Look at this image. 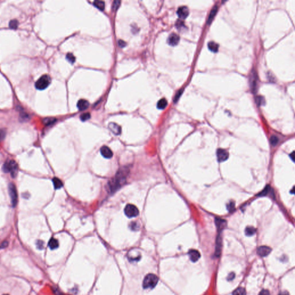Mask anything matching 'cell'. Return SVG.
<instances>
[{"label": "cell", "instance_id": "cell-1", "mask_svg": "<svg viewBox=\"0 0 295 295\" xmlns=\"http://www.w3.org/2000/svg\"><path fill=\"white\" fill-rule=\"evenodd\" d=\"M128 174L127 168H122L118 171L115 178L109 183V189L111 193L116 191L125 183Z\"/></svg>", "mask_w": 295, "mask_h": 295}, {"label": "cell", "instance_id": "cell-2", "mask_svg": "<svg viewBox=\"0 0 295 295\" xmlns=\"http://www.w3.org/2000/svg\"><path fill=\"white\" fill-rule=\"evenodd\" d=\"M3 171L5 173H11L13 178H15L18 172V165L13 160L6 162L3 166Z\"/></svg>", "mask_w": 295, "mask_h": 295}, {"label": "cell", "instance_id": "cell-3", "mask_svg": "<svg viewBox=\"0 0 295 295\" xmlns=\"http://www.w3.org/2000/svg\"><path fill=\"white\" fill-rule=\"evenodd\" d=\"M159 281L158 277L154 274L146 275L143 281V287L145 289H152L155 287Z\"/></svg>", "mask_w": 295, "mask_h": 295}, {"label": "cell", "instance_id": "cell-4", "mask_svg": "<svg viewBox=\"0 0 295 295\" xmlns=\"http://www.w3.org/2000/svg\"><path fill=\"white\" fill-rule=\"evenodd\" d=\"M51 83V79L49 76L45 75L40 77L35 83V87L39 90H43L47 88Z\"/></svg>", "mask_w": 295, "mask_h": 295}, {"label": "cell", "instance_id": "cell-5", "mask_svg": "<svg viewBox=\"0 0 295 295\" xmlns=\"http://www.w3.org/2000/svg\"><path fill=\"white\" fill-rule=\"evenodd\" d=\"M9 194L11 197V202L13 206H15L18 203V193L16 186L13 183H10L8 187Z\"/></svg>", "mask_w": 295, "mask_h": 295}, {"label": "cell", "instance_id": "cell-6", "mask_svg": "<svg viewBox=\"0 0 295 295\" xmlns=\"http://www.w3.org/2000/svg\"><path fill=\"white\" fill-rule=\"evenodd\" d=\"M125 213L128 217L131 218L138 216L139 211L135 206L131 204H128L125 208Z\"/></svg>", "mask_w": 295, "mask_h": 295}, {"label": "cell", "instance_id": "cell-7", "mask_svg": "<svg viewBox=\"0 0 295 295\" xmlns=\"http://www.w3.org/2000/svg\"><path fill=\"white\" fill-rule=\"evenodd\" d=\"M229 157L228 151L224 149H218L217 151V158L219 162L226 161Z\"/></svg>", "mask_w": 295, "mask_h": 295}, {"label": "cell", "instance_id": "cell-8", "mask_svg": "<svg viewBox=\"0 0 295 295\" xmlns=\"http://www.w3.org/2000/svg\"><path fill=\"white\" fill-rule=\"evenodd\" d=\"M189 11L187 7L183 6L179 7L177 11V15L181 19H185L189 16Z\"/></svg>", "mask_w": 295, "mask_h": 295}, {"label": "cell", "instance_id": "cell-9", "mask_svg": "<svg viewBox=\"0 0 295 295\" xmlns=\"http://www.w3.org/2000/svg\"><path fill=\"white\" fill-rule=\"evenodd\" d=\"M179 40H180V38L176 34L172 33L168 36V38L167 39V42L170 46H175L178 44Z\"/></svg>", "mask_w": 295, "mask_h": 295}, {"label": "cell", "instance_id": "cell-10", "mask_svg": "<svg viewBox=\"0 0 295 295\" xmlns=\"http://www.w3.org/2000/svg\"><path fill=\"white\" fill-rule=\"evenodd\" d=\"M215 224L218 232H220L226 228L227 226V221L222 218L216 217L215 218Z\"/></svg>", "mask_w": 295, "mask_h": 295}, {"label": "cell", "instance_id": "cell-11", "mask_svg": "<svg viewBox=\"0 0 295 295\" xmlns=\"http://www.w3.org/2000/svg\"><path fill=\"white\" fill-rule=\"evenodd\" d=\"M100 153L106 159H111L113 156L112 151L107 146H103L101 148Z\"/></svg>", "mask_w": 295, "mask_h": 295}, {"label": "cell", "instance_id": "cell-12", "mask_svg": "<svg viewBox=\"0 0 295 295\" xmlns=\"http://www.w3.org/2000/svg\"><path fill=\"white\" fill-rule=\"evenodd\" d=\"M271 251V249L268 246H261L257 250V254L261 257H266Z\"/></svg>", "mask_w": 295, "mask_h": 295}, {"label": "cell", "instance_id": "cell-13", "mask_svg": "<svg viewBox=\"0 0 295 295\" xmlns=\"http://www.w3.org/2000/svg\"><path fill=\"white\" fill-rule=\"evenodd\" d=\"M189 255L190 260L193 262H197L201 257L199 251L194 249H191L189 251Z\"/></svg>", "mask_w": 295, "mask_h": 295}, {"label": "cell", "instance_id": "cell-14", "mask_svg": "<svg viewBox=\"0 0 295 295\" xmlns=\"http://www.w3.org/2000/svg\"><path fill=\"white\" fill-rule=\"evenodd\" d=\"M108 128L115 135H119L121 133V128L117 123H109Z\"/></svg>", "mask_w": 295, "mask_h": 295}, {"label": "cell", "instance_id": "cell-15", "mask_svg": "<svg viewBox=\"0 0 295 295\" xmlns=\"http://www.w3.org/2000/svg\"><path fill=\"white\" fill-rule=\"evenodd\" d=\"M77 106L79 110L83 111L87 110L89 107L90 103L87 100L85 99H81L79 100Z\"/></svg>", "mask_w": 295, "mask_h": 295}, {"label": "cell", "instance_id": "cell-16", "mask_svg": "<svg viewBox=\"0 0 295 295\" xmlns=\"http://www.w3.org/2000/svg\"><path fill=\"white\" fill-rule=\"evenodd\" d=\"M221 246H222V239L220 234L217 237L216 239V253L215 254L216 256H219L221 253Z\"/></svg>", "mask_w": 295, "mask_h": 295}, {"label": "cell", "instance_id": "cell-17", "mask_svg": "<svg viewBox=\"0 0 295 295\" xmlns=\"http://www.w3.org/2000/svg\"><path fill=\"white\" fill-rule=\"evenodd\" d=\"M250 86L251 90L253 92L255 93V92L257 90V76L256 73H253L252 74V77H251L250 80Z\"/></svg>", "mask_w": 295, "mask_h": 295}, {"label": "cell", "instance_id": "cell-18", "mask_svg": "<svg viewBox=\"0 0 295 295\" xmlns=\"http://www.w3.org/2000/svg\"><path fill=\"white\" fill-rule=\"evenodd\" d=\"M217 11H218V6L217 5L214 6L210 12V14H209V18L207 19V23L208 24H210L211 23V22L213 21L214 18L215 17V16L217 12Z\"/></svg>", "mask_w": 295, "mask_h": 295}, {"label": "cell", "instance_id": "cell-19", "mask_svg": "<svg viewBox=\"0 0 295 295\" xmlns=\"http://www.w3.org/2000/svg\"><path fill=\"white\" fill-rule=\"evenodd\" d=\"M48 246L50 248V249H51V250H54V249H57L59 246V243H58V240L54 238H51L48 242Z\"/></svg>", "mask_w": 295, "mask_h": 295}, {"label": "cell", "instance_id": "cell-20", "mask_svg": "<svg viewBox=\"0 0 295 295\" xmlns=\"http://www.w3.org/2000/svg\"><path fill=\"white\" fill-rule=\"evenodd\" d=\"M53 183L54 186V188L55 189H59L62 187L63 186V183L58 178L55 177L53 179Z\"/></svg>", "mask_w": 295, "mask_h": 295}, {"label": "cell", "instance_id": "cell-21", "mask_svg": "<svg viewBox=\"0 0 295 295\" xmlns=\"http://www.w3.org/2000/svg\"><path fill=\"white\" fill-rule=\"evenodd\" d=\"M218 44L215 43L214 42H210L208 43V48L209 49L214 53H216L218 51Z\"/></svg>", "mask_w": 295, "mask_h": 295}, {"label": "cell", "instance_id": "cell-22", "mask_svg": "<svg viewBox=\"0 0 295 295\" xmlns=\"http://www.w3.org/2000/svg\"><path fill=\"white\" fill-rule=\"evenodd\" d=\"M167 101L166 99L164 98H163L162 99H160L158 103V104H157V107L159 109H160V110H163L167 106Z\"/></svg>", "mask_w": 295, "mask_h": 295}, {"label": "cell", "instance_id": "cell-23", "mask_svg": "<svg viewBox=\"0 0 295 295\" xmlns=\"http://www.w3.org/2000/svg\"><path fill=\"white\" fill-rule=\"evenodd\" d=\"M94 5L100 11H104L105 8V3L102 1H95L94 2Z\"/></svg>", "mask_w": 295, "mask_h": 295}, {"label": "cell", "instance_id": "cell-24", "mask_svg": "<svg viewBox=\"0 0 295 295\" xmlns=\"http://www.w3.org/2000/svg\"><path fill=\"white\" fill-rule=\"evenodd\" d=\"M256 232V229L253 227H247L245 230V234L247 236H251L254 235Z\"/></svg>", "mask_w": 295, "mask_h": 295}, {"label": "cell", "instance_id": "cell-25", "mask_svg": "<svg viewBox=\"0 0 295 295\" xmlns=\"http://www.w3.org/2000/svg\"><path fill=\"white\" fill-rule=\"evenodd\" d=\"M246 290L244 288H242V287H239L238 288H237L236 289H235L233 293H232V295H246Z\"/></svg>", "mask_w": 295, "mask_h": 295}, {"label": "cell", "instance_id": "cell-26", "mask_svg": "<svg viewBox=\"0 0 295 295\" xmlns=\"http://www.w3.org/2000/svg\"><path fill=\"white\" fill-rule=\"evenodd\" d=\"M55 121H56V119L55 118H46L43 120L44 123L47 126H49V125L53 124L54 123H55Z\"/></svg>", "mask_w": 295, "mask_h": 295}, {"label": "cell", "instance_id": "cell-27", "mask_svg": "<svg viewBox=\"0 0 295 295\" xmlns=\"http://www.w3.org/2000/svg\"><path fill=\"white\" fill-rule=\"evenodd\" d=\"M278 138L275 136V135H273L270 137V143L271 144L272 146H275L277 145V144L278 143Z\"/></svg>", "mask_w": 295, "mask_h": 295}, {"label": "cell", "instance_id": "cell-28", "mask_svg": "<svg viewBox=\"0 0 295 295\" xmlns=\"http://www.w3.org/2000/svg\"><path fill=\"white\" fill-rule=\"evenodd\" d=\"M176 26L177 27V29L179 30H184L186 27H185V25L184 24V23L181 20H178L176 23Z\"/></svg>", "mask_w": 295, "mask_h": 295}, {"label": "cell", "instance_id": "cell-29", "mask_svg": "<svg viewBox=\"0 0 295 295\" xmlns=\"http://www.w3.org/2000/svg\"><path fill=\"white\" fill-rule=\"evenodd\" d=\"M66 59H67V61L71 63H73L74 62H75V56H74L71 53H68L67 55H66Z\"/></svg>", "mask_w": 295, "mask_h": 295}, {"label": "cell", "instance_id": "cell-30", "mask_svg": "<svg viewBox=\"0 0 295 295\" xmlns=\"http://www.w3.org/2000/svg\"><path fill=\"white\" fill-rule=\"evenodd\" d=\"M91 118V114L89 112H86L80 116V119L82 121H86Z\"/></svg>", "mask_w": 295, "mask_h": 295}, {"label": "cell", "instance_id": "cell-31", "mask_svg": "<svg viewBox=\"0 0 295 295\" xmlns=\"http://www.w3.org/2000/svg\"><path fill=\"white\" fill-rule=\"evenodd\" d=\"M9 26L11 29H16L18 26V22L16 20H11L9 23Z\"/></svg>", "mask_w": 295, "mask_h": 295}, {"label": "cell", "instance_id": "cell-32", "mask_svg": "<svg viewBox=\"0 0 295 295\" xmlns=\"http://www.w3.org/2000/svg\"><path fill=\"white\" fill-rule=\"evenodd\" d=\"M227 209L230 212H232L235 210V202L231 201L227 205Z\"/></svg>", "mask_w": 295, "mask_h": 295}, {"label": "cell", "instance_id": "cell-33", "mask_svg": "<svg viewBox=\"0 0 295 295\" xmlns=\"http://www.w3.org/2000/svg\"><path fill=\"white\" fill-rule=\"evenodd\" d=\"M256 102L258 104V106H261L265 103V99L262 96H258L256 98Z\"/></svg>", "mask_w": 295, "mask_h": 295}, {"label": "cell", "instance_id": "cell-34", "mask_svg": "<svg viewBox=\"0 0 295 295\" xmlns=\"http://www.w3.org/2000/svg\"><path fill=\"white\" fill-rule=\"evenodd\" d=\"M269 191H270V186H267L264 189V190L261 193H259V196H265V195H267L269 193Z\"/></svg>", "mask_w": 295, "mask_h": 295}, {"label": "cell", "instance_id": "cell-35", "mask_svg": "<svg viewBox=\"0 0 295 295\" xmlns=\"http://www.w3.org/2000/svg\"><path fill=\"white\" fill-rule=\"evenodd\" d=\"M183 93V89H181L180 90L178 91V92L176 93V95L175 96V98H174V103H176L178 102V100H179V99L180 98V96H181V95Z\"/></svg>", "mask_w": 295, "mask_h": 295}, {"label": "cell", "instance_id": "cell-36", "mask_svg": "<svg viewBox=\"0 0 295 295\" xmlns=\"http://www.w3.org/2000/svg\"><path fill=\"white\" fill-rule=\"evenodd\" d=\"M120 3H121V1H114V3H112V9L114 11H116L118 9V8H119V7L120 5Z\"/></svg>", "mask_w": 295, "mask_h": 295}, {"label": "cell", "instance_id": "cell-37", "mask_svg": "<svg viewBox=\"0 0 295 295\" xmlns=\"http://www.w3.org/2000/svg\"><path fill=\"white\" fill-rule=\"evenodd\" d=\"M6 132L4 130L0 129V142L2 141L5 137Z\"/></svg>", "mask_w": 295, "mask_h": 295}, {"label": "cell", "instance_id": "cell-38", "mask_svg": "<svg viewBox=\"0 0 295 295\" xmlns=\"http://www.w3.org/2000/svg\"><path fill=\"white\" fill-rule=\"evenodd\" d=\"M259 295H270V292L268 290L262 289L259 293Z\"/></svg>", "mask_w": 295, "mask_h": 295}, {"label": "cell", "instance_id": "cell-39", "mask_svg": "<svg viewBox=\"0 0 295 295\" xmlns=\"http://www.w3.org/2000/svg\"><path fill=\"white\" fill-rule=\"evenodd\" d=\"M36 244H37V247L38 249H42L43 247V242L41 240H38L36 243Z\"/></svg>", "mask_w": 295, "mask_h": 295}, {"label": "cell", "instance_id": "cell-40", "mask_svg": "<svg viewBox=\"0 0 295 295\" xmlns=\"http://www.w3.org/2000/svg\"><path fill=\"white\" fill-rule=\"evenodd\" d=\"M118 44L120 47H124L125 46H126V43L124 42V41H122V40H119L118 42Z\"/></svg>", "mask_w": 295, "mask_h": 295}, {"label": "cell", "instance_id": "cell-41", "mask_svg": "<svg viewBox=\"0 0 295 295\" xmlns=\"http://www.w3.org/2000/svg\"><path fill=\"white\" fill-rule=\"evenodd\" d=\"M8 242L5 241V242H4L1 244V247H0V248H1V249H2V248H5V247H7V246H8Z\"/></svg>", "mask_w": 295, "mask_h": 295}, {"label": "cell", "instance_id": "cell-42", "mask_svg": "<svg viewBox=\"0 0 295 295\" xmlns=\"http://www.w3.org/2000/svg\"><path fill=\"white\" fill-rule=\"evenodd\" d=\"M278 295H289V294L287 291H284L281 292Z\"/></svg>", "mask_w": 295, "mask_h": 295}, {"label": "cell", "instance_id": "cell-43", "mask_svg": "<svg viewBox=\"0 0 295 295\" xmlns=\"http://www.w3.org/2000/svg\"><path fill=\"white\" fill-rule=\"evenodd\" d=\"M294 152L293 151L291 154H290V158H291V159H292L293 161H294Z\"/></svg>", "mask_w": 295, "mask_h": 295}, {"label": "cell", "instance_id": "cell-44", "mask_svg": "<svg viewBox=\"0 0 295 295\" xmlns=\"http://www.w3.org/2000/svg\"><path fill=\"white\" fill-rule=\"evenodd\" d=\"M3 295H9V294H3Z\"/></svg>", "mask_w": 295, "mask_h": 295}]
</instances>
